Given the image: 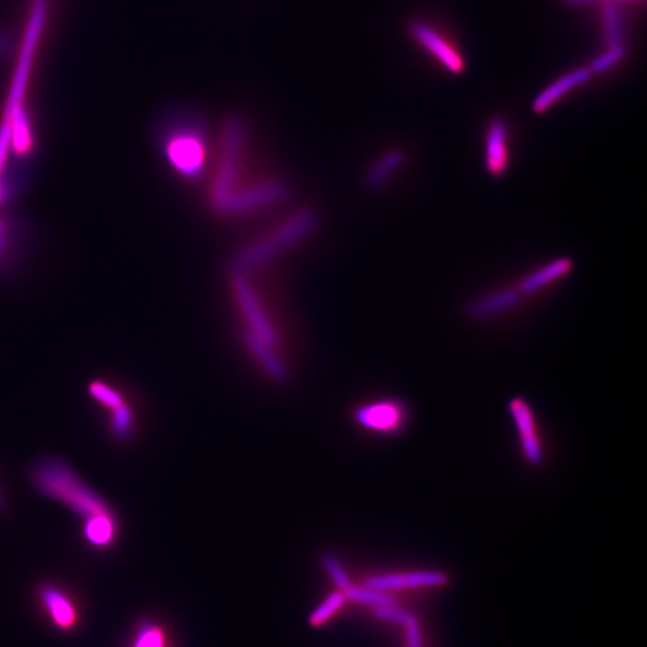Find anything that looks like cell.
Wrapping results in <instances>:
<instances>
[{"mask_svg": "<svg viewBox=\"0 0 647 647\" xmlns=\"http://www.w3.org/2000/svg\"><path fill=\"white\" fill-rule=\"evenodd\" d=\"M205 185L210 209L229 223L272 212L287 195V184L263 159L248 121L236 114L218 126Z\"/></svg>", "mask_w": 647, "mask_h": 647, "instance_id": "6da1fadb", "label": "cell"}, {"mask_svg": "<svg viewBox=\"0 0 647 647\" xmlns=\"http://www.w3.org/2000/svg\"><path fill=\"white\" fill-rule=\"evenodd\" d=\"M232 271L229 298L244 350L267 378L286 382L291 345L274 282L258 267Z\"/></svg>", "mask_w": 647, "mask_h": 647, "instance_id": "7a4b0ae2", "label": "cell"}, {"mask_svg": "<svg viewBox=\"0 0 647 647\" xmlns=\"http://www.w3.org/2000/svg\"><path fill=\"white\" fill-rule=\"evenodd\" d=\"M30 481L43 497L84 519V525L97 518L116 516L112 507L78 477L69 463L55 455L43 457L30 469Z\"/></svg>", "mask_w": 647, "mask_h": 647, "instance_id": "3957f363", "label": "cell"}, {"mask_svg": "<svg viewBox=\"0 0 647 647\" xmlns=\"http://www.w3.org/2000/svg\"><path fill=\"white\" fill-rule=\"evenodd\" d=\"M167 159L185 180H207L214 156L209 126L198 112H187L171 125L166 139Z\"/></svg>", "mask_w": 647, "mask_h": 647, "instance_id": "277c9868", "label": "cell"}, {"mask_svg": "<svg viewBox=\"0 0 647 647\" xmlns=\"http://www.w3.org/2000/svg\"><path fill=\"white\" fill-rule=\"evenodd\" d=\"M353 421L362 432L378 437H398L408 429L410 410L396 399H379L359 404Z\"/></svg>", "mask_w": 647, "mask_h": 647, "instance_id": "5b68a950", "label": "cell"}, {"mask_svg": "<svg viewBox=\"0 0 647 647\" xmlns=\"http://www.w3.org/2000/svg\"><path fill=\"white\" fill-rule=\"evenodd\" d=\"M47 19V3L42 0H36L31 8L23 42L21 46L18 66L12 78L7 102V112L21 107L31 67H33L35 55L38 49L40 37Z\"/></svg>", "mask_w": 647, "mask_h": 647, "instance_id": "8992f818", "label": "cell"}, {"mask_svg": "<svg viewBox=\"0 0 647 647\" xmlns=\"http://www.w3.org/2000/svg\"><path fill=\"white\" fill-rule=\"evenodd\" d=\"M508 412L514 424L525 461L530 467L541 468L546 463L547 452L532 405L525 398L514 396L508 402Z\"/></svg>", "mask_w": 647, "mask_h": 647, "instance_id": "52a82bcc", "label": "cell"}, {"mask_svg": "<svg viewBox=\"0 0 647 647\" xmlns=\"http://www.w3.org/2000/svg\"><path fill=\"white\" fill-rule=\"evenodd\" d=\"M483 165L488 176L502 178L511 166L510 129L507 121L496 118L488 124L484 137Z\"/></svg>", "mask_w": 647, "mask_h": 647, "instance_id": "ba28073f", "label": "cell"}, {"mask_svg": "<svg viewBox=\"0 0 647 647\" xmlns=\"http://www.w3.org/2000/svg\"><path fill=\"white\" fill-rule=\"evenodd\" d=\"M523 297L517 287L501 288L470 300L464 314L473 322L491 321L517 308Z\"/></svg>", "mask_w": 647, "mask_h": 647, "instance_id": "9c48e42d", "label": "cell"}, {"mask_svg": "<svg viewBox=\"0 0 647 647\" xmlns=\"http://www.w3.org/2000/svg\"><path fill=\"white\" fill-rule=\"evenodd\" d=\"M448 582L449 576L443 571H414L370 576L365 579L364 586L374 590L390 592L439 588L447 586Z\"/></svg>", "mask_w": 647, "mask_h": 647, "instance_id": "30bf717a", "label": "cell"}, {"mask_svg": "<svg viewBox=\"0 0 647 647\" xmlns=\"http://www.w3.org/2000/svg\"><path fill=\"white\" fill-rule=\"evenodd\" d=\"M409 33L429 51L449 72L461 75L465 70V62L459 52L441 37L431 26L414 21L409 24Z\"/></svg>", "mask_w": 647, "mask_h": 647, "instance_id": "8fae6325", "label": "cell"}, {"mask_svg": "<svg viewBox=\"0 0 647 647\" xmlns=\"http://www.w3.org/2000/svg\"><path fill=\"white\" fill-rule=\"evenodd\" d=\"M589 68H579L568 72L551 84L535 98L531 104V110L535 115H543L553 107L566 94L588 84L592 78Z\"/></svg>", "mask_w": 647, "mask_h": 647, "instance_id": "7c38bea8", "label": "cell"}, {"mask_svg": "<svg viewBox=\"0 0 647 647\" xmlns=\"http://www.w3.org/2000/svg\"><path fill=\"white\" fill-rule=\"evenodd\" d=\"M574 269L575 264L571 258L560 257L550 261L540 267L539 271H536L525 277L518 283L517 288L523 296L538 294L551 286V284H555L570 275Z\"/></svg>", "mask_w": 647, "mask_h": 647, "instance_id": "4fadbf2b", "label": "cell"}, {"mask_svg": "<svg viewBox=\"0 0 647 647\" xmlns=\"http://www.w3.org/2000/svg\"><path fill=\"white\" fill-rule=\"evenodd\" d=\"M406 153L392 148L379 155L366 171V184L372 192H383L406 164Z\"/></svg>", "mask_w": 647, "mask_h": 647, "instance_id": "5bb4252c", "label": "cell"}, {"mask_svg": "<svg viewBox=\"0 0 647 647\" xmlns=\"http://www.w3.org/2000/svg\"><path fill=\"white\" fill-rule=\"evenodd\" d=\"M41 601L52 620L60 628H70L76 621V610L71 599L56 587L45 586L40 590Z\"/></svg>", "mask_w": 647, "mask_h": 647, "instance_id": "9a60e30c", "label": "cell"}, {"mask_svg": "<svg viewBox=\"0 0 647 647\" xmlns=\"http://www.w3.org/2000/svg\"><path fill=\"white\" fill-rule=\"evenodd\" d=\"M345 599L351 602L371 606V607H385V606H398V599L394 598L389 592H383L374 590L369 587H355L351 586L342 591Z\"/></svg>", "mask_w": 647, "mask_h": 647, "instance_id": "2e32d148", "label": "cell"}, {"mask_svg": "<svg viewBox=\"0 0 647 647\" xmlns=\"http://www.w3.org/2000/svg\"><path fill=\"white\" fill-rule=\"evenodd\" d=\"M602 19L608 47L624 46V19L620 9L614 3H606Z\"/></svg>", "mask_w": 647, "mask_h": 647, "instance_id": "e0dca14e", "label": "cell"}, {"mask_svg": "<svg viewBox=\"0 0 647 647\" xmlns=\"http://www.w3.org/2000/svg\"><path fill=\"white\" fill-rule=\"evenodd\" d=\"M110 431L121 440L129 439L135 430V413L129 402L109 410Z\"/></svg>", "mask_w": 647, "mask_h": 647, "instance_id": "ac0fdd59", "label": "cell"}, {"mask_svg": "<svg viewBox=\"0 0 647 647\" xmlns=\"http://www.w3.org/2000/svg\"><path fill=\"white\" fill-rule=\"evenodd\" d=\"M89 396L108 410H114L125 402L121 392L112 385L101 381H94L88 385Z\"/></svg>", "mask_w": 647, "mask_h": 647, "instance_id": "d6986e66", "label": "cell"}, {"mask_svg": "<svg viewBox=\"0 0 647 647\" xmlns=\"http://www.w3.org/2000/svg\"><path fill=\"white\" fill-rule=\"evenodd\" d=\"M346 601L342 591L334 592L330 595L325 601L315 609L310 617V624L312 626H322L327 620L334 617V615L343 607Z\"/></svg>", "mask_w": 647, "mask_h": 647, "instance_id": "ffe728a7", "label": "cell"}, {"mask_svg": "<svg viewBox=\"0 0 647 647\" xmlns=\"http://www.w3.org/2000/svg\"><path fill=\"white\" fill-rule=\"evenodd\" d=\"M625 56V46L608 47V50L605 53L592 60L589 69L592 75L604 73L619 65Z\"/></svg>", "mask_w": 647, "mask_h": 647, "instance_id": "44dd1931", "label": "cell"}, {"mask_svg": "<svg viewBox=\"0 0 647 647\" xmlns=\"http://www.w3.org/2000/svg\"><path fill=\"white\" fill-rule=\"evenodd\" d=\"M323 565L325 567L326 572L331 578H333L336 587L344 591L346 588L352 586L351 579L349 574L345 572L341 562L331 555H326L323 557Z\"/></svg>", "mask_w": 647, "mask_h": 647, "instance_id": "7402d4cb", "label": "cell"}, {"mask_svg": "<svg viewBox=\"0 0 647 647\" xmlns=\"http://www.w3.org/2000/svg\"><path fill=\"white\" fill-rule=\"evenodd\" d=\"M378 619L404 626L414 615L399 608L398 606H385L374 608Z\"/></svg>", "mask_w": 647, "mask_h": 647, "instance_id": "603a6c76", "label": "cell"}, {"mask_svg": "<svg viewBox=\"0 0 647 647\" xmlns=\"http://www.w3.org/2000/svg\"><path fill=\"white\" fill-rule=\"evenodd\" d=\"M406 647H422L421 630L415 617L410 619L405 625Z\"/></svg>", "mask_w": 647, "mask_h": 647, "instance_id": "cb8c5ba5", "label": "cell"}, {"mask_svg": "<svg viewBox=\"0 0 647 647\" xmlns=\"http://www.w3.org/2000/svg\"><path fill=\"white\" fill-rule=\"evenodd\" d=\"M11 140L10 126L6 122L0 129V169H2L7 149Z\"/></svg>", "mask_w": 647, "mask_h": 647, "instance_id": "d4e9b609", "label": "cell"}, {"mask_svg": "<svg viewBox=\"0 0 647 647\" xmlns=\"http://www.w3.org/2000/svg\"><path fill=\"white\" fill-rule=\"evenodd\" d=\"M151 628L150 624L141 626L135 647H147Z\"/></svg>", "mask_w": 647, "mask_h": 647, "instance_id": "484cf974", "label": "cell"}, {"mask_svg": "<svg viewBox=\"0 0 647 647\" xmlns=\"http://www.w3.org/2000/svg\"><path fill=\"white\" fill-rule=\"evenodd\" d=\"M13 49V41L12 39L7 36L0 33V58L8 56Z\"/></svg>", "mask_w": 647, "mask_h": 647, "instance_id": "4316f807", "label": "cell"}, {"mask_svg": "<svg viewBox=\"0 0 647 647\" xmlns=\"http://www.w3.org/2000/svg\"><path fill=\"white\" fill-rule=\"evenodd\" d=\"M566 3L580 6L596 2L618 3V2H645V0H565Z\"/></svg>", "mask_w": 647, "mask_h": 647, "instance_id": "83f0119b", "label": "cell"}, {"mask_svg": "<svg viewBox=\"0 0 647 647\" xmlns=\"http://www.w3.org/2000/svg\"><path fill=\"white\" fill-rule=\"evenodd\" d=\"M147 647H164V638L159 629L151 628Z\"/></svg>", "mask_w": 647, "mask_h": 647, "instance_id": "f1b7e54d", "label": "cell"}, {"mask_svg": "<svg viewBox=\"0 0 647 647\" xmlns=\"http://www.w3.org/2000/svg\"><path fill=\"white\" fill-rule=\"evenodd\" d=\"M2 498H0V509H2Z\"/></svg>", "mask_w": 647, "mask_h": 647, "instance_id": "f546056e", "label": "cell"}, {"mask_svg": "<svg viewBox=\"0 0 647 647\" xmlns=\"http://www.w3.org/2000/svg\"><path fill=\"white\" fill-rule=\"evenodd\" d=\"M42 2L49 3V0H42Z\"/></svg>", "mask_w": 647, "mask_h": 647, "instance_id": "4dcf8cb0", "label": "cell"}]
</instances>
